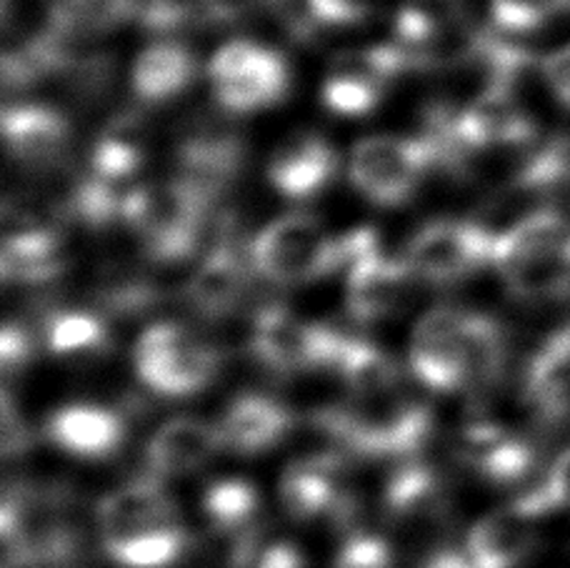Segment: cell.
Listing matches in <instances>:
<instances>
[{"label": "cell", "instance_id": "6da1fadb", "mask_svg": "<svg viewBox=\"0 0 570 568\" xmlns=\"http://www.w3.org/2000/svg\"><path fill=\"white\" fill-rule=\"evenodd\" d=\"M313 425L343 453L361 459H409L431 435L433 413L399 385L368 399L353 395L348 403L325 405L315 411Z\"/></svg>", "mask_w": 570, "mask_h": 568}, {"label": "cell", "instance_id": "7a4b0ae2", "mask_svg": "<svg viewBox=\"0 0 570 568\" xmlns=\"http://www.w3.org/2000/svg\"><path fill=\"white\" fill-rule=\"evenodd\" d=\"M493 266L515 298L528 303L570 298V221L551 208L528 213L495 236Z\"/></svg>", "mask_w": 570, "mask_h": 568}, {"label": "cell", "instance_id": "3957f363", "mask_svg": "<svg viewBox=\"0 0 570 568\" xmlns=\"http://www.w3.org/2000/svg\"><path fill=\"white\" fill-rule=\"evenodd\" d=\"M213 203L210 193L178 176L130 188L124 221L138 233L153 261L178 263L196 253Z\"/></svg>", "mask_w": 570, "mask_h": 568}, {"label": "cell", "instance_id": "277c9868", "mask_svg": "<svg viewBox=\"0 0 570 568\" xmlns=\"http://www.w3.org/2000/svg\"><path fill=\"white\" fill-rule=\"evenodd\" d=\"M138 381L163 399H188L213 383L220 371V351L183 323L150 326L136 343Z\"/></svg>", "mask_w": 570, "mask_h": 568}, {"label": "cell", "instance_id": "5b68a950", "mask_svg": "<svg viewBox=\"0 0 570 568\" xmlns=\"http://www.w3.org/2000/svg\"><path fill=\"white\" fill-rule=\"evenodd\" d=\"M248 251L253 268L278 286H298L345 268L341 236H325L308 213H288L268 223Z\"/></svg>", "mask_w": 570, "mask_h": 568}, {"label": "cell", "instance_id": "8992f818", "mask_svg": "<svg viewBox=\"0 0 570 568\" xmlns=\"http://www.w3.org/2000/svg\"><path fill=\"white\" fill-rule=\"evenodd\" d=\"M353 333L333 323L301 321L291 309L263 306L250 326L248 349L263 369L276 373L335 371Z\"/></svg>", "mask_w": 570, "mask_h": 568}, {"label": "cell", "instance_id": "52a82bcc", "mask_svg": "<svg viewBox=\"0 0 570 568\" xmlns=\"http://www.w3.org/2000/svg\"><path fill=\"white\" fill-rule=\"evenodd\" d=\"M433 168H441V156L431 138L375 136L355 144L348 176L353 188L371 203L391 208L409 200Z\"/></svg>", "mask_w": 570, "mask_h": 568}, {"label": "cell", "instance_id": "ba28073f", "mask_svg": "<svg viewBox=\"0 0 570 568\" xmlns=\"http://www.w3.org/2000/svg\"><path fill=\"white\" fill-rule=\"evenodd\" d=\"M213 96L228 114H250V110L276 106L288 96L291 68L276 48L233 40L213 56L208 66Z\"/></svg>", "mask_w": 570, "mask_h": 568}, {"label": "cell", "instance_id": "9c48e42d", "mask_svg": "<svg viewBox=\"0 0 570 568\" xmlns=\"http://www.w3.org/2000/svg\"><path fill=\"white\" fill-rule=\"evenodd\" d=\"M495 233L478 221H433L409 243L405 261L415 278L433 286L465 281L491 263Z\"/></svg>", "mask_w": 570, "mask_h": 568}, {"label": "cell", "instance_id": "30bf717a", "mask_svg": "<svg viewBox=\"0 0 570 568\" xmlns=\"http://www.w3.org/2000/svg\"><path fill=\"white\" fill-rule=\"evenodd\" d=\"M405 68H413L411 53L399 40L341 53L325 76L323 104L338 116L371 114L381 104L391 80Z\"/></svg>", "mask_w": 570, "mask_h": 568}, {"label": "cell", "instance_id": "8fae6325", "mask_svg": "<svg viewBox=\"0 0 570 568\" xmlns=\"http://www.w3.org/2000/svg\"><path fill=\"white\" fill-rule=\"evenodd\" d=\"M411 369L428 391L453 393L465 389V311L438 306L415 323Z\"/></svg>", "mask_w": 570, "mask_h": 568}, {"label": "cell", "instance_id": "7c38bea8", "mask_svg": "<svg viewBox=\"0 0 570 568\" xmlns=\"http://www.w3.org/2000/svg\"><path fill=\"white\" fill-rule=\"evenodd\" d=\"M458 453L465 466L501 489H523L533 481L538 461H541L533 441L511 433L505 425L488 421L483 415H478L461 431Z\"/></svg>", "mask_w": 570, "mask_h": 568}, {"label": "cell", "instance_id": "4fadbf2b", "mask_svg": "<svg viewBox=\"0 0 570 568\" xmlns=\"http://www.w3.org/2000/svg\"><path fill=\"white\" fill-rule=\"evenodd\" d=\"M413 278L409 261L383 256L379 243L365 248L348 263L345 303H348L351 316L358 323H375L393 316L405 303Z\"/></svg>", "mask_w": 570, "mask_h": 568}, {"label": "cell", "instance_id": "5bb4252c", "mask_svg": "<svg viewBox=\"0 0 570 568\" xmlns=\"http://www.w3.org/2000/svg\"><path fill=\"white\" fill-rule=\"evenodd\" d=\"M243 156H246V146L236 128L203 120L190 126L178 144L180 178H188L190 184L218 198L238 178Z\"/></svg>", "mask_w": 570, "mask_h": 568}, {"label": "cell", "instance_id": "9a60e30c", "mask_svg": "<svg viewBox=\"0 0 570 568\" xmlns=\"http://www.w3.org/2000/svg\"><path fill=\"white\" fill-rule=\"evenodd\" d=\"M455 136L471 154L478 148L533 146L538 128L515 104L513 90H483L473 104L458 108Z\"/></svg>", "mask_w": 570, "mask_h": 568}, {"label": "cell", "instance_id": "2e32d148", "mask_svg": "<svg viewBox=\"0 0 570 568\" xmlns=\"http://www.w3.org/2000/svg\"><path fill=\"white\" fill-rule=\"evenodd\" d=\"M46 435L76 459L106 461L124 449L128 425L124 415L106 405L70 403L48 415Z\"/></svg>", "mask_w": 570, "mask_h": 568}, {"label": "cell", "instance_id": "e0dca14e", "mask_svg": "<svg viewBox=\"0 0 570 568\" xmlns=\"http://www.w3.org/2000/svg\"><path fill=\"white\" fill-rule=\"evenodd\" d=\"M348 459L345 453H318L291 463L281 479V501L295 521L331 516L333 506L348 491Z\"/></svg>", "mask_w": 570, "mask_h": 568}, {"label": "cell", "instance_id": "ac0fdd59", "mask_svg": "<svg viewBox=\"0 0 570 568\" xmlns=\"http://www.w3.org/2000/svg\"><path fill=\"white\" fill-rule=\"evenodd\" d=\"M3 138L8 154L33 170L58 168L70 146V124L48 106H6Z\"/></svg>", "mask_w": 570, "mask_h": 568}, {"label": "cell", "instance_id": "d6986e66", "mask_svg": "<svg viewBox=\"0 0 570 568\" xmlns=\"http://www.w3.org/2000/svg\"><path fill=\"white\" fill-rule=\"evenodd\" d=\"M248 256L233 238H223L213 246L200 266L193 271L186 286L190 306L208 319H220L238 306L250 281Z\"/></svg>", "mask_w": 570, "mask_h": 568}, {"label": "cell", "instance_id": "ffe728a7", "mask_svg": "<svg viewBox=\"0 0 570 568\" xmlns=\"http://www.w3.org/2000/svg\"><path fill=\"white\" fill-rule=\"evenodd\" d=\"M338 156L328 140L313 130H298L276 148L268 164V178L281 196L305 200L331 184Z\"/></svg>", "mask_w": 570, "mask_h": 568}, {"label": "cell", "instance_id": "44dd1931", "mask_svg": "<svg viewBox=\"0 0 570 568\" xmlns=\"http://www.w3.org/2000/svg\"><path fill=\"white\" fill-rule=\"evenodd\" d=\"M448 489L441 473L419 461H405L391 473L383 491V511L403 529H438L448 519Z\"/></svg>", "mask_w": 570, "mask_h": 568}, {"label": "cell", "instance_id": "7402d4cb", "mask_svg": "<svg viewBox=\"0 0 570 568\" xmlns=\"http://www.w3.org/2000/svg\"><path fill=\"white\" fill-rule=\"evenodd\" d=\"M293 425L295 419L291 409L278 399L263 393H243L223 413L218 431L223 449L243 456H258L276 449L278 443L288 439Z\"/></svg>", "mask_w": 570, "mask_h": 568}, {"label": "cell", "instance_id": "603a6c76", "mask_svg": "<svg viewBox=\"0 0 570 568\" xmlns=\"http://www.w3.org/2000/svg\"><path fill=\"white\" fill-rule=\"evenodd\" d=\"M523 395L543 423L570 415V326L548 336L523 371Z\"/></svg>", "mask_w": 570, "mask_h": 568}, {"label": "cell", "instance_id": "cb8c5ba5", "mask_svg": "<svg viewBox=\"0 0 570 568\" xmlns=\"http://www.w3.org/2000/svg\"><path fill=\"white\" fill-rule=\"evenodd\" d=\"M223 449L218 425L178 415L160 425L146 445V463L153 476H183L206 466Z\"/></svg>", "mask_w": 570, "mask_h": 568}, {"label": "cell", "instance_id": "d4e9b609", "mask_svg": "<svg viewBox=\"0 0 570 568\" xmlns=\"http://www.w3.org/2000/svg\"><path fill=\"white\" fill-rule=\"evenodd\" d=\"M100 543L120 539V536L136 533L148 526L176 521V506L168 493L160 489L158 476L138 479L128 486H120L98 503L96 511Z\"/></svg>", "mask_w": 570, "mask_h": 568}, {"label": "cell", "instance_id": "484cf974", "mask_svg": "<svg viewBox=\"0 0 570 568\" xmlns=\"http://www.w3.org/2000/svg\"><path fill=\"white\" fill-rule=\"evenodd\" d=\"M6 283L43 286L68 268V253L60 233L50 226L10 228L0 256Z\"/></svg>", "mask_w": 570, "mask_h": 568}, {"label": "cell", "instance_id": "4316f807", "mask_svg": "<svg viewBox=\"0 0 570 568\" xmlns=\"http://www.w3.org/2000/svg\"><path fill=\"white\" fill-rule=\"evenodd\" d=\"M531 523L515 509L488 513L468 533L465 549L478 568H518L538 543Z\"/></svg>", "mask_w": 570, "mask_h": 568}, {"label": "cell", "instance_id": "83f0119b", "mask_svg": "<svg viewBox=\"0 0 570 568\" xmlns=\"http://www.w3.org/2000/svg\"><path fill=\"white\" fill-rule=\"evenodd\" d=\"M511 359V341L501 321L483 313H465V389L485 399L503 379Z\"/></svg>", "mask_w": 570, "mask_h": 568}, {"label": "cell", "instance_id": "f1b7e54d", "mask_svg": "<svg viewBox=\"0 0 570 568\" xmlns=\"http://www.w3.org/2000/svg\"><path fill=\"white\" fill-rule=\"evenodd\" d=\"M198 74V60L180 43H156L142 50L134 66V94L142 104H163L180 96Z\"/></svg>", "mask_w": 570, "mask_h": 568}, {"label": "cell", "instance_id": "f546056e", "mask_svg": "<svg viewBox=\"0 0 570 568\" xmlns=\"http://www.w3.org/2000/svg\"><path fill=\"white\" fill-rule=\"evenodd\" d=\"M148 126L136 110H126L108 120L90 150V174L120 184L146 160Z\"/></svg>", "mask_w": 570, "mask_h": 568}, {"label": "cell", "instance_id": "4dcf8cb0", "mask_svg": "<svg viewBox=\"0 0 570 568\" xmlns=\"http://www.w3.org/2000/svg\"><path fill=\"white\" fill-rule=\"evenodd\" d=\"M46 349L58 359H100L110 351V329L100 311L66 309L50 313L43 323Z\"/></svg>", "mask_w": 570, "mask_h": 568}, {"label": "cell", "instance_id": "1f68e13d", "mask_svg": "<svg viewBox=\"0 0 570 568\" xmlns=\"http://www.w3.org/2000/svg\"><path fill=\"white\" fill-rule=\"evenodd\" d=\"M104 549L120 568H168L186 556L190 536L176 519L106 541Z\"/></svg>", "mask_w": 570, "mask_h": 568}, {"label": "cell", "instance_id": "d6a6232c", "mask_svg": "<svg viewBox=\"0 0 570 568\" xmlns=\"http://www.w3.org/2000/svg\"><path fill=\"white\" fill-rule=\"evenodd\" d=\"M140 0H48L50 28L68 38H88L138 18Z\"/></svg>", "mask_w": 570, "mask_h": 568}, {"label": "cell", "instance_id": "836d02e7", "mask_svg": "<svg viewBox=\"0 0 570 568\" xmlns=\"http://www.w3.org/2000/svg\"><path fill=\"white\" fill-rule=\"evenodd\" d=\"M203 513L220 536L236 539L261 526V496L250 481L223 479L203 493Z\"/></svg>", "mask_w": 570, "mask_h": 568}, {"label": "cell", "instance_id": "e575fe53", "mask_svg": "<svg viewBox=\"0 0 570 568\" xmlns=\"http://www.w3.org/2000/svg\"><path fill=\"white\" fill-rule=\"evenodd\" d=\"M335 373L348 385L355 399H368V395L393 391L401 385V371L389 353L355 333L345 346Z\"/></svg>", "mask_w": 570, "mask_h": 568}, {"label": "cell", "instance_id": "d590c367", "mask_svg": "<svg viewBox=\"0 0 570 568\" xmlns=\"http://www.w3.org/2000/svg\"><path fill=\"white\" fill-rule=\"evenodd\" d=\"M463 20V0H403L395 16V36L409 50L431 43Z\"/></svg>", "mask_w": 570, "mask_h": 568}, {"label": "cell", "instance_id": "8d00e7d4", "mask_svg": "<svg viewBox=\"0 0 570 568\" xmlns=\"http://www.w3.org/2000/svg\"><path fill=\"white\" fill-rule=\"evenodd\" d=\"M511 509L531 521L561 509H570V449L558 456L546 473L535 476L531 483L518 489Z\"/></svg>", "mask_w": 570, "mask_h": 568}, {"label": "cell", "instance_id": "74e56055", "mask_svg": "<svg viewBox=\"0 0 570 568\" xmlns=\"http://www.w3.org/2000/svg\"><path fill=\"white\" fill-rule=\"evenodd\" d=\"M495 28L518 33L570 10V0H491Z\"/></svg>", "mask_w": 570, "mask_h": 568}, {"label": "cell", "instance_id": "f35d334b", "mask_svg": "<svg viewBox=\"0 0 570 568\" xmlns=\"http://www.w3.org/2000/svg\"><path fill=\"white\" fill-rule=\"evenodd\" d=\"M333 568H393V549L381 533L358 529L343 536Z\"/></svg>", "mask_w": 570, "mask_h": 568}, {"label": "cell", "instance_id": "ab89813d", "mask_svg": "<svg viewBox=\"0 0 570 568\" xmlns=\"http://www.w3.org/2000/svg\"><path fill=\"white\" fill-rule=\"evenodd\" d=\"M379 0H308L315 20L328 26H355L371 18Z\"/></svg>", "mask_w": 570, "mask_h": 568}, {"label": "cell", "instance_id": "60d3db41", "mask_svg": "<svg viewBox=\"0 0 570 568\" xmlns=\"http://www.w3.org/2000/svg\"><path fill=\"white\" fill-rule=\"evenodd\" d=\"M36 353V341L23 323H6L3 336H0V363L6 373H13L28 366Z\"/></svg>", "mask_w": 570, "mask_h": 568}, {"label": "cell", "instance_id": "b9f144b4", "mask_svg": "<svg viewBox=\"0 0 570 568\" xmlns=\"http://www.w3.org/2000/svg\"><path fill=\"white\" fill-rule=\"evenodd\" d=\"M243 568H305V556L291 541H266L263 539Z\"/></svg>", "mask_w": 570, "mask_h": 568}, {"label": "cell", "instance_id": "7bdbcfd3", "mask_svg": "<svg viewBox=\"0 0 570 568\" xmlns=\"http://www.w3.org/2000/svg\"><path fill=\"white\" fill-rule=\"evenodd\" d=\"M263 10V0H200V18L213 26H233Z\"/></svg>", "mask_w": 570, "mask_h": 568}, {"label": "cell", "instance_id": "ee69618b", "mask_svg": "<svg viewBox=\"0 0 570 568\" xmlns=\"http://www.w3.org/2000/svg\"><path fill=\"white\" fill-rule=\"evenodd\" d=\"M543 76L551 86L553 96L561 100L566 108H570V46L563 50H556L553 56L543 60Z\"/></svg>", "mask_w": 570, "mask_h": 568}, {"label": "cell", "instance_id": "f6af8a7d", "mask_svg": "<svg viewBox=\"0 0 570 568\" xmlns=\"http://www.w3.org/2000/svg\"><path fill=\"white\" fill-rule=\"evenodd\" d=\"M26 445H28V429L23 425V421H20L10 393H6V399H3V449L10 456V453L26 451Z\"/></svg>", "mask_w": 570, "mask_h": 568}, {"label": "cell", "instance_id": "bcb514c9", "mask_svg": "<svg viewBox=\"0 0 570 568\" xmlns=\"http://www.w3.org/2000/svg\"><path fill=\"white\" fill-rule=\"evenodd\" d=\"M421 568H478L463 546H438L425 556Z\"/></svg>", "mask_w": 570, "mask_h": 568}]
</instances>
